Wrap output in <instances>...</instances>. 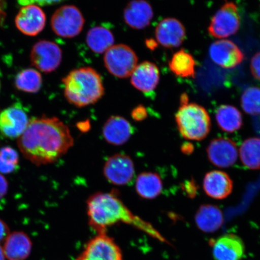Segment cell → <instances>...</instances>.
Listing matches in <instances>:
<instances>
[{"instance_id": "obj_1", "label": "cell", "mask_w": 260, "mask_h": 260, "mask_svg": "<svg viewBox=\"0 0 260 260\" xmlns=\"http://www.w3.org/2000/svg\"><path fill=\"white\" fill-rule=\"evenodd\" d=\"M74 139L65 123L55 117L32 118L18 139L24 157L37 166L53 164L73 147Z\"/></svg>"}, {"instance_id": "obj_2", "label": "cell", "mask_w": 260, "mask_h": 260, "mask_svg": "<svg viewBox=\"0 0 260 260\" xmlns=\"http://www.w3.org/2000/svg\"><path fill=\"white\" fill-rule=\"evenodd\" d=\"M87 214L91 228L98 234H106L107 229L119 222L132 225L162 242L164 237L150 223L131 212L116 191L98 192L87 201Z\"/></svg>"}, {"instance_id": "obj_3", "label": "cell", "mask_w": 260, "mask_h": 260, "mask_svg": "<svg viewBox=\"0 0 260 260\" xmlns=\"http://www.w3.org/2000/svg\"><path fill=\"white\" fill-rule=\"evenodd\" d=\"M65 99L77 107L94 105L105 94L102 77L92 68L74 70L63 78Z\"/></svg>"}, {"instance_id": "obj_4", "label": "cell", "mask_w": 260, "mask_h": 260, "mask_svg": "<svg viewBox=\"0 0 260 260\" xmlns=\"http://www.w3.org/2000/svg\"><path fill=\"white\" fill-rule=\"evenodd\" d=\"M180 107L175 114V121L182 137L190 141H200L209 135L211 119L204 107L188 103V96H181Z\"/></svg>"}, {"instance_id": "obj_5", "label": "cell", "mask_w": 260, "mask_h": 260, "mask_svg": "<svg viewBox=\"0 0 260 260\" xmlns=\"http://www.w3.org/2000/svg\"><path fill=\"white\" fill-rule=\"evenodd\" d=\"M138 62V57L135 51L125 44L113 45L104 56V63L107 71L119 79L131 76Z\"/></svg>"}, {"instance_id": "obj_6", "label": "cell", "mask_w": 260, "mask_h": 260, "mask_svg": "<svg viewBox=\"0 0 260 260\" xmlns=\"http://www.w3.org/2000/svg\"><path fill=\"white\" fill-rule=\"evenodd\" d=\"M85 20L80 10L74 5L61 6L52 16L51 26L58 37L70 39L83 30Z\"/></svg>"}, {"instance_id": "obj_7", "label": "cell", "mask_w": 260, "mask_h": 260, "mask_svg": "<svg viewBox=\"0 0 260 260\" xmlns=\"http://www.w3.org/2000/svg\"><path fill=\"white\" fill-rule=\"evenodd\" d=\"M240 27V17L237 5L226 2L211 19L208 32L211 37L224 39L235 35Z\"/></svg>"}, {"instance_id": "obj_8", "label": "cell", "mask_w": 260, "mask_h": 260, "mask_svg": "<svg viewBox=\"0 0 260 260\" xmlns=\"http://www.w3.org/2000/svg\"><path fill=\"white\" fill-rule=\"evenodd\" d=\"M30 60L31 64L38 70L44 73H50L60 66L62 51L53 42L40 41L32 48Z\"/></svg>"}, {"instance_id": "obj_9", "label": "cell", "mask_w": 260, "mask_h": 260, "mask_svg": "<svg viewBox=\"0 0 260 260\" xmlns=\"http://www.w3.org/2000/svg\"><path fill=\"white\" fill-rule=\"evenodd\" d=\"M103 173L110 183L116 186H125L129 184L135 177L134 162L127 155H113L106 161Z\"/></svg>"}, {"instance_id": "obj_10", "label": "cell", "mask_w": 260, "mask_h": 260, "mask_svg": "<svg viewBox=\"0 0 260 260\" xmlns=\"http://www.w3.org/2000/svg\"><path fill=\"white\" fill-rule=\"evenodd\" d=\"M76 260H123L121 249L106 234H99L90 240Z\"/></svg>"}, {"instance_id": "obj_11", "label": "cell", "mask_w": 260, "mask_h": 260, "mask_svg": "<svg viewBox=\"0 0 260 260\" xmlns=\"http://www.w3.org/2000/svg\"><path fill=\"white\" fill-rule=\"evenodd\" d=\"M30 120L20 103H15L0 114V133L5 137L18 139L27 128Z\"/></svg>"}, {"instance_id": "obj_12", "label": "cell", "mask_w": 260, "mask_h": 260, "mask_svg": "<svg viewBox=\"0 0 260 260\" xmlns=\"http://www.w3.org/2000/svg\"><path fill=\"white\" fill-rule=\"evenodd\" d=\"M211 59L219 67L232 69L241 64L245 56L235 43L230 40L216 41L210 45Z\"/></svg>"}, {"instance_id": "obj_13", "label": "cell", "mask_w": 260, "mask_h": 260, "mask_svg": "<svg viewBox=\"0 0 260 260\" xmlns=\"http://www.w3.org/2000/svg\"><path fill=\"white\" fill-rule=\"evenodd\" d=\"M207 152L211 164L220 168H229L235 165L239 155L236 143L226 138L213 140L208 146Z\"/></svg>"}, {"instance_id": "obj_14", "label": "cell", "mask_w": 260, "mask_h": 260, "mask_svg": "<svg viewBox=\"0 0 260 260\" xmlns=\"http://www.w3.org/2000/svg\"><path fill=\"white\" fill-rule=\"evenodd\" d=\"M210 246L214 260H241L245 256V244L234 234H226L210 240Z\"/></svg>"}, {"instance_id": "obj_15", "label": "cell", "mask_w": 260, "mask_h": 260, "mask_svg": "<svg viewBox=\"0 0 260 260\" xmlns=\"http://www.w3.org/2000/svg\"><path fill=\"white\" fill-rule=\"evenodd\" d=\"M46 24V16L37 5L24 6L15 18L16 27L22 34L35 37L44 30Z\"/></svg>"}, {"instance_id": "obj_16", "label": "cell", "mask_w": 260, "mask_h": 260, "mask_svg": "<svg viewBox=\"0 0 260 260\" xmlns=\"http://www.w3.org/2000/svg\"><path fill=\"white\" fill-rule=\"evenodd\" d=\"M156 40L167 48L180 47L186 37V28L182 22L174 18L162 19L155 30Z\"/></svg>"}, {"instance_id": "obj_17", "label": "cell", "mask_w": 260, "mask_h": 260, "mask_svg": "<svg viewBox=\"0 0 260 260\" xmlns=\"http://www.w3.org/2000/svg\"><path fill=\"white\" fill-rule=\"evenodd\" d=\"M160 81V71L155 63L145 61L136 66L131 75L133 87L144 93L153 92Z\"/></svg>"}, {"instance_id": "obj_18", "label": "cell", "mask_w": 260, "mask_h": 260, "mask_svg": "<svg viewBox=\"0 0 260 260\" xmlns=\"http://www.w3.org/2000/svg\"><path fill=\"white\" fill-rule=\"evenodd\" d=\"M153 16V9L146 0H132L123 11L125 23L135 30H142L147 27Z\"/></svg>"}, {"instance_id": "obj_19", "label": "cell", "mask_w": 260, "mask_h": 260, "mask_svg": "<svg viewBox=\"0 0 260 260\" xmlns=\"http://www.w3.org/2000/svg\"><path fill=\"white\" fill-rule=\"evenodd\" d=\"M134 133V128L127 119L121 116H112L103 127V136L107 143L120 146L127 142Z\"/></svg>"}, {"instance_id": "obj_20", "label": "cell", "mask_w": 260, "mask_h": 260, "mask_svg": "<svg viewBox=\"0 0 260 260\" xmlns=\"http://www.w3.org/2000/svg\"><path fill=\"white\" fill-rule=\"evenodd\" d=\"M203 188L207 196L215 200H223L232 193L233 182L226 172L212 171L205 175Z\"/></svg>"}, {"instance_id": "obj_21", "label": "cell", "mask_w": 260, "mask_h": 260, "mask_svg": "<svg viewBox=\"0 0 260 260\" xmlns=\"http://www.w3.org/2000/svg\"><path fill=\"white\" fill-rule=\"evenodd\" d=\"M32 243L28 235L22 232L10 234L5 240V255L10 260H22L30 254Z\"/></svg>"}, {"instance_id": "obj_22", "label": "cell", "mask_w": 260, "mask_h": 260, "mask_svg": "<svg viewBox=\"0 0 260 260\" xmlns=\"http://www.w3.org/2000/svg\"><path fill=\"white\" fill-rule=\"evenodd\" d=\"M195 223L200 230L213 233L219 230L223 223V216L218 207L204 204L198 210L194 216Z\"/></svg>"}, {"instance_id": "obj_23", "label": "cell", "mask_w": 260, "mask_h": 260, "mask_svg": "<svg viewBox=\"0 0 260 260\" xmlns=\"http://www.w3.org/2000/svg\"><path fill=\"white\" fill-rule=\"evenodd\" d=\"M136 191L144 199L152 200L160 194L162 182L159 175L153 172H143L136 178Z\"/></svg>"}, {"instance_id": "obj_24", "label": "cell", "mask_w": 260, "mask_h": 260, "mask_svg": "<svg viewBox=\"0 0 260 260\" xmlns=\"http://www.w3.org/2000/svg\"><path fill=\"white\" fill-rule=\"evenodd\" d=\"M86 41L87 46L93 53L103 54L113 46L115 37L109 29L97 26L87 32Z\"/></svg>"}, {"instance_id": "obj_25", "label": "cell", "mask_w": 260, "mask_h": 260, "mask_svg": "<svg viewBox=\"0 0 260 260\" xmlns=\"http://www.w3.org/2000/svg\"><path fill=\"white\" fill-rule=\"evenodd\" d=\"M216 119L219 128L227 133L238 131L243 125L242 113L233 106L219 107L216 110Z\"/></svg>"}, {"instance_id": "obj_26", "label": "cell", "mask_w": 260, "mask_h": 260, "mask_svg": "<svg viewBox=\"0 0 260 260\" xmlns=\"http://www.w3.org/2000/svg\"><path fill=\"white\" fill-rule=\"evenodd\" d=\"M196 61L191 54L182 49L176 52L169 62V67L175 76L181 78L194 77Z\"/></svg>"}, {"instance_id": "obj_27", "label": "cell", "mask_w": 260, "mask_h": 260, "mask_svg": "<svg viewBox=\"0 0 260 260\" xmlns=\"http://www.w3.org/2000/svg\"><path fill=\"white\" fill-rule=\"evenodd\" d=\"M240 157L249 170H260V138L247 139L240 146Z\"/></svg>"}, {"instance_id": "obj_28", "label": "cell", "mask_w": 260, "mask_h": 260, "mask_svg": "<svg viewBox=\"0 0 260 260\" xmlns=\"http://www.w3.org/2000/svg\"><path fill=\"white\" fill-rule=\"evenodd\" d=\"M42 78L37 70L28 68L19 72L15 79L16 88L22 92L35 93L41 88Z\"/></svg>"}, {"instance_id": "obj_29", "label": "cell", "mask_w": 260, "mask_h": 260, "mask_svg": "<svg viewBox=\"0 0 260 260\" xmlns=\"http://www.w3.org/2000/svg\"><path fill=\"white\" fill-rule=\"evenodd\" d=\"M241 106L244 111L249 115H260V87H249L244 91Z\"/></svg>"}, {"instance_id": "obj_30", "label": "cell", "mask_w": 260, "mask_h": 260, "mask_svg": "<svg viewBox=\"0 0 260 260\" xmlns=\"http://www.w3.org/2000/svg\"><path fill=\"white\" fill-rule=\"evenodd\" d=\"M19 155L14 148L5 146L0 149V172L8 174L14 172L18 168Z\"/></svg>"}, {"instance_id": "obj_31", "label": "cell", "mask_w": 260, "mask_h": 260, "mask_svg": "<svg viewBox=\"0 0 260 260\" xmlns=\"http://www.w3.org/2000/svg\"><path fill=\"white\" fill-rule=\"evenodd\" d=\"M17 1L19 5L23 6L30 5L47 6L59 4L63 0H17Z\"/></svg>"}, {"instance_id": "obj_32", "label": "cell", "mask_w": 260, "mask_h": 260, "mask_svg": "<svg viewBox=\"0 0 260 260\" xmlns=\"http://www.w3.org/2000/svg\"><path fill=\"white\" fill-rule=\"evenodd\" d=\"M250 68L252 76L256 80L260 81V51L253 55L251 58Z\"/></svg>"}, {"instance_id": "obj_33", "label": "cell", "mask_w": 260, "mask_h": 260, "mask_svg": "<svg viewBox=\"0 0 260 260\" xmlns=\"http://www.w3.org/2000/svg\"><path fill=\"white\" fill-rule=\"evenodd\" d=\"M9 227L4 221L0 219V243L4 241L9 235Z\"/></svg>"}, {"instance_id": "obj_34", "label": "cell", "mask_w": 260, "mask_h": 260, "mask_svg": "<svg viewBox=\"0 0 260 260\" xmlns=\"http://www.w3.org/2000/svg\"><path fill=\"white\" fill-rule=\"evenodd\" d=\"M8 182L3 175L0 174V200L8 193Z\"/></svg>"}, {"instance_id": "obj_35", "label": "cell", "mask_w": 260, "mask_h": 260, "mask_svg": "<svg viewBox=\"0 0 260 260\" xmlns=\"http://www.w3.org/2000/svg\"><path fill=\"white\" fill-rule=\"evenodd\" d=\"M133 116L135 119H144L146 116V112L145 107L142 106L136 107V108L133 110Z\"/></svg>"}, {"instance_id": "obj_36", "label": "cell", "mask_w": 260, "mask_h": 260, "mask_svg": "<svg viewBox=\"0 0 260 260\" xmlns=\"http://www.w3.org/2000/svg\"><path fill=\"white\" fill-rule=\"evenodd\" d=\"M146 44L147 45L148 47L150 49L155 48L157 46V44H155V42L153 40H148L146 41Z\"/></svg>"}, {"instance_id": "obj_37", "label": "cell", "mask_w": 260, "mask_h": 260, "mask_svg": "<svg viewBox=\"0 0 260 260\" xmlns=\"http://www.w3.org/2000/svg\"><path fill=\"white\" fill-rule=\"evenodd\" d=\"M0 260H5V252L1 246H0Z\"/></svg>"}, {"instance_id": "obj_38", "label": "cell", "mask_w": 260, "mask_h": 260, "mask_svg": "<svg viewBox=\"0 0 260 260\" xmlns=\"http://www.w3.org/2000/svg\"><path fill=\"white\" fill-rule=\"evenodd\" d=\"M2 84H1V79H0V90H1Z\"/></svg>"}]
</instances>
